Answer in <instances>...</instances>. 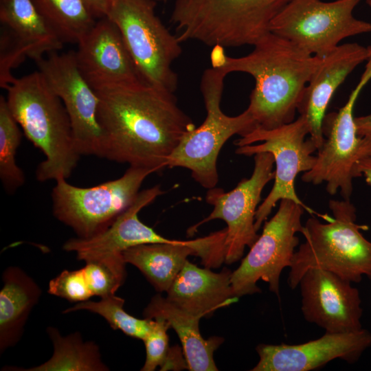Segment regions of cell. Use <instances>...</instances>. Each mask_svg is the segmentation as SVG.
I'll use <instances>...</instances> for the list:
<instances>
[{
  "label": "cell",
  "mask_w": 371,
  "mask_h": 371,
  "mask_svg": "<svg viewBox=\"0 0 371 371\" xmlns=\"http://www.w3.org/2000/svg\"><path fill=\"white\" fill-rule=\"evenodd\" d=\"M104 158L161 170L196 126L173 93L142 84L96 92Z\"/></svg>",
  "instance_id": "6da1fadb"
},
{
  "label": "cell",
  "mask_w": 371,
  "mask_h": 371,
  "mask_svg": "<svg viewBox=\"0 0 371 371\" xmlns=\"http://www.w3.org/2000/svg\"><path fill=\"white\" fill-rule=\"evenodd\" d=\"M249 54L228 56L225 48L214 46L212 67L227 74L251 75L255 87L247 109L256 128L271 130L295 120L306 87L321 58L271 32L261 37Z\"/></svg>",
  "instance_id": "7a4b0ae2"
},
{
  "label": "cell",
  "mask_w": 371,
  "mask_h": 371,
  "mask_svg": "<svg viewBox=\"0 0 371 371\" xmlns=\"http://www.w3.org/2000/svg\"><path fill=\"white\" fill-rule=\"evenodd\" d=\"M8 109L25 137L45 159L37 167L38 181L67 179L80 155L60 98L38 70L15 78L6 88Z\"/></svg>",
  "instance_id": "3957f363"
},
{
  "label": "cell",
  "mask_w": 371,
  "mask_h": 371,
  "mask_svg": "<svg viewBox=\"0 0 371 371\" xmlns=\"http://www.w3.org/2000/svg\"><path fill=\"white\" fill-rule=\"evenodd\" d=\"M333 217L326 223L308 218L301 234L305 241L295 251L288 277L291 289L296 288L302 276L312 268L331 271L350 282L363 276L371 280V242L361 233L356 223V207L350 202L331 199Z\"/></svg>",
  "instance_id": "277c9868"
},
{
  "label": "cell",
  "mask_w": 371,
  "mask_h": 371,
  "mask_svg": "<svg viewBox=\"0 0 371 371\" xmlns=\"http://www.w3.org/2000/svg\"><path fill=\"white\" fill-rule=\"evenodd\" d=\"M291 1L175 0L170 22L181 43L196 41L224 48L254 45Z\"/></svg>",
  "instance_id": "5b68a950"
},
{
  "label": "cell",
  "mask_w": 371,
  "mask_h": 371,
  "mask_svg": "<svg viewBox=\"0 0 371 371\" xmlns=\"http://www.w3.org/2000/svg\"><path fill=\"white\" fill-rule=\"evenodd\" d=\"M227 74L211 67L201 76L200 89L206 117L199 126L186 133L168 159L167 166L182 167L205 188L216 187L218 181L216 163L224 144L234 135L241 137L256 128L247 109L236 116L225 114L221 108Z\"/></svg>",
  "instance_id": "8992f818"
},
{
  "label": "cell",
  "mask_w": 371,
  "mask_h": 371,
  "mask_svg": "<svg viewBox=\"0 0 371 371\" xmlns=\"http://www.w3.org/2000/svg\"><path fill=\"white\" fill-rule=\"evenodd\" d=\"M155 0H111L106 17L119 29L143 82L173 93L178 85L172 63L180 41L155 13Z\"/></svg>",
  "instance_id": "52a82bcc"
},
{
  "label": "cell",
  "mask_w": 371,
  "mask_h": 371,
  "mask_svg": "<svg viewBox=\"0 0 371 371\" xmlns=\"http://www.w3.org/2000/svg\"><path fill=\"white\" fill-rule=\"evenodd\" d=\"M156 172L154 168L130 166L122 177L89 188L58 179L52 192L53 214L78 237L93 236L134 203L144 179Z\"/></svg>",
  "instance_id": "ba28073f"
},
{
  "label": "cell",
  "mask_w": 371,
  "mask_h": 371,
  "mask_svg": "<svg viewBox=\"0 0 371 371\" xmlns=\"http://www.w3.org/2000/svg\"><path fill=\"white\" fill-rule=\"evenodd\" d=\"M365 70L349 98L337 112L326 114L322 123L324 141L314 166L304 172L302 180L319 185L326 183L331 195L339 191L343 199L350 201L355 167L361 159L371 157V138L357 133L353 111L361 90L371 80V49Z\"/></svg>",
  "instance_id": "9c48e42d"
},
{
  "label": "cell",
  "mask_w": 371,
  "mask_h": 371,
  "mask_svg": "<svg viewBox=\"0 0 371 371\" xmlns=\"http://www.w3.org/2000/svg\"><path fill=\"white\" fill-rule=\"evenodd\" d=\"M308 123L302 115L294 121L271 130L256 128L235 142L236 153L246 156L271 153L276 164L274 183L269 194L258 207L255 228L258 231L277 202L287 199L301 205L310 213L315 212L298 197L295 180L300 172L310 170L316 162L312 154L317 150L308 137Z\"/></svg>",
  "instance_id": "30bf717a"
},
{
  "label": "cell",
  "mask_w": 371,
  "mask_h": 371,
  "mask_svg": "<svg viewBox=\"0 0 371 371\" xmlns=\"http://www.w3.org/2000/svg\"><path fill=\"white\" fill-rule=\"evenodd\" d=\"M361 1L292 0L272 20L269 31L322 58L343 39L371 32V23L353 16Z\"/></svg>",
  "instance_id": "8fae6325"
},
{
  "label": "cell",
  "mask_w": 371,
  "mask_h": 371,
  "mask_svg": "<svg viewBox=\"0 0 371 371\" xmlns=\"http://www.w3.org/2000/svg\"><path fill=\"white\" fill-rule=\"evenodd\" d=\"M304 208L292 200L284 199L275 215L266 221L261 235L250 247L239 267L232 271V286L238 298L260 292L257 282L262 280L269 290L280 294V278L282 270L289 267L299 244L297 232L304 225L302 216Z\"/></svg>",
  "instance_id": "7c38bea8"
},
{
  "label": "cell",
  "mask_w": 371,
  "mask_h": 371,
  "mask_svg": "<svg viewBox=\"0 0 371 371\" xmlns=\"http://www.w3.org/2000/svg\"><path fill=\"white\" fill-rule=\"evenodd\" d=\"M274 157L271 153L254 155V168L249 179L241 180L231 191L220 188L208 189L205 200L213 206L210 215L188 229L194 234L201 225L214 219L224 221L227 227L225 262L231 265L243 256L246 247H251L258 238L255 228L257 206L263 188L274 179Z\"/></svg>",
  "instance_id": "4fadbf2b"
},
{
  "label": "cell",
  "mask_w": 371,
  "mask_h": 371,
  "mask_svg": "<svg viewBox=\"0 0 371 371\" xmlns=\"http://www.w3.org/2000/svg\"><path fill=\"white\" fill-rule=\"evenodd\" d=\"M34 61L67 110L79 154L104 158L103 135L98 120L99 98L80 74L74 52L54 51Z\"/></svg>",
  "instance_id": "5bb4252c"
},
{
  "label": "cell",
  "mask_w": 371,
  "mask_h": 371,
  "mask_svg": "<svg viewBox=\"0 0 371 371\" xmlns=\"http://www.w3.org/2000/svg\"><path fill=\"white\" fill-rule=\"evenodd\" d=\"M74 53L80 74L95 92L145 84L119 29L106 16L96 21Z\"/></svg>",
  "instance_id": "9a60e30c"
},
{
  "label": "cell",
  "mask_w": 371,
  "mask_h": 371,
  "mask_svg": "<svg viewBox=\"0 0 371 371\" xmlns=\"http://www.w3.org/2000/svg\"><path fill=\"white\" fill-rule=\"evenodd\" d=\"M305 319L340 333L361 330L362 308L359 290L352 282L320 268L309 269L299 284Z\"/></svg>",
  "instance_id": "2e32d148"
},
{
  "label": "cell",
  "mask_w": 371,
  "mask_h": 371,
  "mask_svg": "<svg viewBox=\"0 0 371 371\" xmlns=\"http://www.w3.org/2000/svg\"><path fill=\"white\" fill-rule=\"evenodd\" d=\"M371 346V333L361 328L352 332L325 334L301 344H259V356L252 371H309L319 369L333 359L348 363L358 361Z\"/></svg>",
  "instance_id": "e0dca14e"
},
{
  "label": "cell",
  "mask_w": 371,
  "mask_h": 371,
  "mask_svg": "<svg viewBox=\"0 0 371 371\" xmlns=\"http://www.w3.org/2000/svg\"><path fill=\"white\" fill-rule=\"evenodd\" d=\"M226 228L208 236L177 243H148L122 253L124 261L136 267L158 292H167L189 256H197L207 268L225 262Z\"/></svg>",
  "instance_id": "ac0fdd59"
},
{
  "label": "cell",
  "mask_w": 371,
  "mask_h": 371,
  "mask_svg": "<svg viewBox=\"0 0 371 371\" xmlns=\"http://www.w3.org/2000/svg\"><path fill=\"white\" fill-rule=\"evenodd\" d=\"M370 55L368 47L352 43L338 45L321 58L297 109L308 123L309 137L317 150L324 141L322 123L332 97L346 77Z\"/></svg>",
  "instance_id": "d6986e66"
},
{
  "label": "cell",
  "mask_w": 371,
  "mask_h": 371,
  "mask_svg": "<svg viewBox=\"0 0 371 371\" xmlns=\"http://www.w3.org/2000/svg\"><path fill=\"white\" fill-rule=\"evenodd\" d=\"M164 193L159 185L140 191L134 203L103 232L89 238H74L66 241L63 249L76 253L85 261L91 258L122 254L128 248L148 243H177L166 238L142 223L138 213Z\"/></svg>",
  "instance_id": "ffe728a7"
},
{
  "label": "cell",
  "mask_w": 371,
  "mask_h": 371,
  "mask_svg": "<svg viewBox=\"0 0 371 371\" xmlns=\"http://www.w3.org/2000/svg\"><path fill=\"white\" fill-rule=\"evenodd\" d=\"M232 271L224 268L216 273L200 268L188 260L167 291V298L182 310L201 317L235 302Z\"/></svg>",
  "instance_id": "44dd1931"
},
{
  "label": "cell",
  "mask_w": 371,
  "mask_h": 371,
  "mask_svg": "<svg viewBox=\"0 0 371 371\" xmlns=\"http://www.w3.org/2000/svg\"><path fill=\"white\" fill-rule=\"evenodd\" d=\"M145 318L166 319L177 334L191 371H216L214 352L222 344L223 339L213 336L204 339L199 330L201 317L192 315L171 302L167 297L157 294L145 308Z\"/></svg>",
  "instance_id": "7402d4cb"
},
{
  "label": "cell",
  "mask_w": 371,
  "mask_h": 371,
  "mask_svg": "<svg viewBox=\"0 0 371 371\" xmlns=\"http://www.w3.org/2000/svg\"><path fill=\"white\" fill-rule=\"evenodd\" d=\"M3 31L27 57L39 59L63 43L45 23L32 0H0Z\"/></svg>",
  "instance_id": "603a6c76"
},
{
  "label": "cell",
  "mask_w": 371,
  "mask_h": 371,
  "mask_svg": "<svg viewBox=\"0 0 371 371\" xmlns=\"http://www.w3.org/2000/svg\"><path fill=\"white\" fill-rule=\"evenodd\" d=\"M0 291V351L14 346L22 336L28 316L42 291L23 270L9 267Z\"/></svg>",
  "instance_id": "cb8c5ba5"
},
{
  "label": "cell",
  "mask_w": 371,
  "mask_h": 371,
  "mask_svg": "<svg viewBox=\"0 0 371 371\" xmlns=\"http://www.w3.org/2000/svg\"><path fill=\"white\" fill-rule=\"evenodd\" d=\"M47 333L53 344L54 352L46 362L36 367L22 369L8 367L6 370L23 371H106L99 347L93 341H84L80 333L63 336L54 327Z\"/></svg>",
  "instance_id": "d4e9b609"
},
{
  "label": "cell",
  "mask_w": 371,
  "mask_h": 371,
  "mask_svg": "<svg viewBox=\"0 0 371 371\" xmlns=\"http://www.w3.org/2000/svg\"><path fill=\"white\" fill-rule=\"evenodd\" d=\"M45 23L63 43L78 44L96 19L82 0H32Z\"/></svg>",
  "instance_id": "484cf974"
},
{
  "label": "cell",
  "mask_w": 371,
  "mask_h": 371,
  "mask_svg": "<svg viewBox=\"0 0 371 371\" xmlns=\"http://www.w3.org/2000/svg\"><path fill=\"white\" fill-rule=\"evenodd\" d=\"M21 140L19 125L11 114L6 98L0 97V178L8 192H13L25 181L16 162V153Z\"/></svg>",
  "instance_id": "4316f807"
},
{
  "label": "cell",
  "mask_w": 371,
  "mask_h": 371,
  "mask_svg": "<svg viewBox=\"0 0 371 371\" xmlns=\"http://www.w3.org/2000/svg\"><path fill=\"white\" fill-rule=\"evenodd\" d=\"M124 300L115 294L101 297L100 300H86L78 302L67 308L63 313L79 310H87L103 317L114 330H120L125 335L133 338L144 339L155 320L139 319L131 315L124 309Z\"/></svg>",
  "instance_id": "83f0119b"
},
{
  "label": "cell",
  "mask_w": 371,
  "mask_h": 371,
  "mask_svg": "<svg viewBox=\"0 0 371 371\" xmlns=\"http://www.w3.org/2000/svg\"><path fill=\"white\" fill-rule=\"evenodd\" d=\"M85 262L82 269L93 295L104 297L113 295L125 281L126 262L122 254L100 256Z\"/></svg>",
  "instance_id": "f1b7e54d"
},
{
  "label": "cell",
  "mask_w": 371,
  "mask_h": 371,
  "mask_svg": "<svg viewBox=\"0 0 371 371\" xmlns=\"http://www.w3.org/2000/svg\"><path fill=\"white\" fill-rule=\"evenodd\" d=\"M48 293L72 302L89 300L93 296L82 268L63 271L49 282Z\"/></svg>",
  "instance_id": "f546056e"
},
{
  "label": "cell",
  "mask_w": 371,
  "mask_h": 371,
  "mask_svg": "<svg viewBox=\"0 0 371 371\" xmlns=\"http://www.w3.org/2000/svg\"><path fill=\"white\" fill-rule=\"evenodd\" d=\"M150 331L143 340L146 348V360L142 371H153L161 368L168 355L169 346L167 331L170 328L169 323L162 318H155Z\"/></svg>",
  "instance_id": "4dcf8cb0"
},
{
  "label": "cell",
  "mask_w": 371,
  "mask_h": 371,
  "mask_svg": "<svg viewBox=\"0 0 371 371\" xmlns=\"http://www.w3.org/2000/svg\"><path fill=\"white\" fill-rule=\"evenodd\" d=\"M188 369L187 361L182 348L175 346L170 347V351L160 370H181Z\"/></svg>",
  "instance_id": "1f68e13d"
},
{
  "label": "cell",
  "mask_w": 371,
  "mask_h": 371,
  "mask_svg": "<svg viewBox=\"0 0 371 371\" xmlns=\"http://www.w3.org/2000/svg\"><path fill=\"white\" fill-rule=\"evenodd\" d=\"M82 1L96 19H99L106 16L111 0Z\"/></svg>",
  "instance_id": "d6a6232c"
},
{
  "label": "cell",
  "mask_w": 371,
  "mask_h": 371,
  "mask_svg": "<svg viewBox=\"0 0 371 371\" xmlns=\"http://www.w3.org/2000/svg\"><path fill=\"white\" fill-rule=\"evenodd\" d=\"M355 123L359 136L371 138V113L355 117Z\"/></svg>",
  "instance_id": "836d02e7"
},
{
  "label": "cell",
  "mask_w": 371,
  "mask_h": 371,
  "mask_svg": "<svg viewBox=\"0 0 371 371\" xmlns=\"http://www.w3.org/2000/svg\"><path fill=\"white\" fill-rule=\"evenodd\" d=\"M357 177L363 176L366 181L371 187V157L360 160L355 167Z\"/></svg>",
  "instance_id": "e575fe53"
},
{
  "label": "cell",
  "mask_w": 371,
  "mask_h": 371,
  "mask_svg": "<svg viewBox=\"0 0 371 371\" xmlns=\"http://www.w3.org/2000/svg\"><path fill=\"white\" fill-rule=\"evenodd\" d=\"M366 2L367 5L371 8V0H366Z\"/></svg>",
  "instance_id": "d590c367"
},
{
  "label": "cell",
  "mask_w": 371,
  "mask_h": 371,
  "mask_svg": "<svg viewBox=\"0 0 371 371\" xmlns=\"http://www.w3.org/2000/svg\"><path fill=\"white\" fill-rule=\"evenodd\" d=\"M155 1H166V0H155Z\"/></svg>",
  "instance_id": "8d00e7d4"
}]
</instances>
